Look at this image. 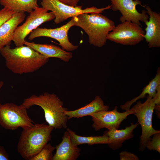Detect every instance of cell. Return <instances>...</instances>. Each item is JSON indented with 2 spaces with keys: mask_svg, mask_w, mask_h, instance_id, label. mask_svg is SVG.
I'll use <instances>...</instances> for the list:
<instances>
[{
  "mask_svg": "<svg viewBox=\"0 0 160 160\" xmlns=\"http://www.w3.org/2000/svg\"><path fill=\"white\" fill-rule=\"evenodd\" d=\"M117 108L116 106L112 111H102L91 115L93 121L92 127L95 130L97 131L103 128L108 130L118 129L122 121L134 113L132 108L123 112L118 111Z\"/></svg>",
  "mask_w": 160,
  "mask_h": 160,
  "instance_id": "obj_12",
  "label": "cell"
},
{
  "mask_svg": "<svg viewBox=\"0 0 160 160\" xmlns=\"http://www.w3.org/2000/svg\"><path fill=\"white\" fill-rule=\"evenodd\" d=\"M6 66L13 73L19 74L31 73L39 69L48 61L39 53L24 45L12 48L7 45L0 50Z\"/></svg>",
  "mask_w": 160,
  "mask_h": 160,
  "instance_id": "obj_1",
  "label": "cell"
},
{
  "mask_svg": "<svg viewBox=\"0 0 160 160\" xmlns=\"http://www.w3.org/2000/svg\"><path fill=\"white\" fill-rule=\"evenodd\" d=\"M145 33L142 26L131 22L125 21L115 26L106 39L117 44L133 46L144 39Z\"/></svg>",
  "mask_w": 160,
  "mask_h": 160,
  "instance_id": "obj_9",
  "label": "cell"
},
{
  "mask_svg": "<svg viewBox=\"0 0 160 160\" xmlns=\"http://www.w3.org/2000/svg\"><path fill=\"white\" fill-rule=\"evenodd\" d=\"M0 4L15 12H32L39 6L37 0H0Z\"/></svg>",
  "mask_w": 160,
  "mask_h": 160,
  "instance_id": "obj_20",
  "label": "cell"
},
{
  "mask_svg": "<svg viewBox=\"0 0 160 160\" xmlns=\"http://www.w3.org/2000/svg\"><path fill=\"white\" fill-rule=\"evenodd\" d=\"M4 81H0V92L1 90V88H2V87L4 85ZM1 105V103L0 101V107Z\"/></svg>",
  "mask_w": 160,
  "mask_h": 160,
  "instance_id": "obj_28",
  "label": "cell"
},
{
  "mask_svg": "<svg viewBox=\"0 0 160 160\" xmlns=\"http://www.w3.org/2000/svg\"><path fill=\"white\" fill-rule=\"evenodd\" d=\"M152 138L147 141L146 148L150 151H156L160 153V132L153 134Z\"/></svg>",
  "mask_w": 160,
  "mask_h": 160,
  "instance_id": "obj_23",
  "label": "cell"
},
{
  "mask_svg": "<svg viewBox=\"0 0 160 160\" xmlns=\"http://www.w3.org/2000/svg\"><path fill=\"white\" fill-rule=\"evenodd\" d=\"M25 12H15L0 27V50L10 44L15 31L18 25L24 20Z\"/></svg>",
  "mask_w": 160,
  "mask_h": 160,
  "instance_id": "obj_15",
  "label": "cell"
},
{
  "mask_svg": "<svg viewBox=\"0 0 160 160\" xmlns=\"http://www.w3.org/2000/svg\"><path fill=\"white\" fill-rule=\"evenodd\" d=\"M67 131L69 133L70 138L73 144L77 146L84 144H87L89 145L95 144H107L108 137L103 135L102 136L84 137L76 135L75 132L68 128Z\"/></svg>",
  "mask_w": 160,
  "mask_h": 160,
  "instance_id": "obj_21",
  "label": "cell"
},
{
  "mask_svg": "<svg viewBox=\"0 0 160 160\" xmlns=\"http://www.w3.org/2000/svg\"><path fill=\"white\" fill-rule=\"evenodd\" d=\"M55 149V147L50 143H47L31 160H52L53 156L52 152Z\"/></svg>",
  "mask_w": 160,
  "mask_h": 160,
  "instance_id": "obj_22",
  "label": "cell"
},
{
  "mask_svg": "<svg viewBox=\"0 0 160 160\" xmlns=\"http://www.w3.org/2000/svg\"><path fill=\"white\" fill-rule=\"evenodd\" d=\"M33 121L28 115L27 109L13 103L1 104L0 107V125L7 129L14 130L32 126Z\"/></svg>",
  "mask_w": 160,
  "mask_h": 160,
  "instance_id": "obj_6",
  "label": "cell"
},
{
  "mask_svg": "<svg viewBox=\"0 0 160 160\" xmlns=\"http://www.w3.org/2000/svg\"><path fill=\"white\" fill-rule=\"evenodd\" d=\"M55 149L56 152L52 160H76L80 154V149L73 144L67 131L64 133L61 142L56 146Z\"/></svg>",
  "mask_w": 160,
  "mask_h": 160,
  "instance_id": "obj_14",
  "label": "cell"
},
{
  "mask_svg": "<svg viewBox=\"0 0 160 160\" xmlns=\"http://www.w3.org/2000/svg\"><path fill=\"white\" fill-rule=\"evenodd\" d=\"M27 109L33 105L40 107L44 110L45 118L48 125L55 129L67 127V116L64 112L67 109L63 102L55 94L45 92L37 95H32L25 99L21 104Z\"/></svg>",
  "mask_w": 160,
  "mask_h": 160,
  "instance_id": "obj_2",
  "label": "cell"
},
{
  "mask_svg": "<svg viewBox=\"0 0 160 160\" xmlns=\"http://www.w3.org/2000/svg\"><path fill=\"white\" fill-rule=\"evenodd\" d=\"M160 87V70L158 68L155 77L143 89L140 94L131 100L126 102L120 106V108L126 111L130 108L131 105L138 100L145 97L147 95L153 98L155 95L158 88Z\"/></svg>",
  "mask_w": 160,
  "mask_h": 160,
  "instance_id": "obj_19",
  "label": "cell"
},
{
  "mask_svg": "<svg viewBox=\"0 0 160 160\" xmlns=\"http://www.w3.org/2000/svg\"><path fill=\"white\" fill-rule=\"evenodd\" d=\"M15 12L10 9L4 7L0 10V27Z\"/></svg>",
  "mask_w": 160,
  "mask_h": 160,
  "instance_id": "obj_24",
  "label": "cell"
},
{
  "mask_svg": "<svg viewBox=\"0 0 160 160\" xmlns=\"http://www.w3.org/2000/svg\"><path fill=\"white\" fill-rule=\"evenodd\" d=\"M24 44L49 58L55 57L68 62L73 57L72 54L60 47L52 44H36L25 41Z\"/></svg>",
  "mask_w": 160,
  "mask_h": 160,
  "instance_id": "obj_16",
  "label": "cell"
},
{
  "mask_svg": "<svg viewBox=\"0 0 160 160\" xmlns=\"http://www.w3.org/2000/svg\"><path fill=\"white\" fill-rule=\"evenodd\" d=\"M62 3L67 5L73 7L77 6L80 0H59Z\"/></svg>",
  "mask_w": 160,
  "mask_h": 160,
  "instance_id": "obj_27",
  "label": "cell"
},
{
  "mask_svg": "<svg viewBox=\"0 0 160 160\" xmlns=\"http://www.w3.org/2000/svg\"><path fill=\"white\" fill-rule=\"evenodd\" d=\"M145 7L149 20L145 23L146 26L144 39L150 48L160 47V14L153 11L148 6Z\"/></svg>",
  "mask_w": 160,
  "mask_h": 160,
  "instance_id": "obj_13",
  "label": "cell"
},
{
  "mask_svg": "<svg viewBox=\"0 0 160 160\" xmlns=\"http://www.w3.org/2000/svg\"><path fill=\"white\" fill-rule=\"evenodd\" d=\"M23 129L17 150L23 159L31 160L51 140V133L54 128L44 124H35Z\"/></svg>",
  "mask_w": 160,
  "mask_h": 160,
  "instance_id": "obj_4",
  "label": "cell"
},
{
  "mask_svg": "<svg viewBox=\"0 0 160 160\" xmlns=\"http://www.w3.org/2000/svg\"><path fill=\"white\" fill-rule=\"evenodd\" d=\"M155 104L153 98L147 95L145 101L142 103L137 101L131 108L133 113L137 117L138 123L140 124L142 132L140 137L139 150L143 152L146 148L147 141L154 134L160 132L152 127V119Z\"/></svg>",
  "mask_w": 160,
  "mask_h": 160,
  "instance_id": "obj_5",
  "label": "cell"
},
{
  "mask_svg": "<svg viewBox=\"0 0 160 160\" xmlns=\"http://www.w3.org/2000/svg\"><path fill=\"white\" fill-rule=\"evenodd\" d=\"M55 18L52 12H48L43 7H36L29 13L25 23L16 29L12 41L16 47L23 45L26 41L25 38L31 32L42 23Z\"/></svg>",
  "mask_w": 160,
  "mask_h": 160,
  "instance_id": "obj_8",
  "label": "cell"
},
{
  "mask_svg": "<svg viewBox=\"0 0 160 160\" xmlns=\"http://www.w3.org/2000/svg\"><path fill=\"white\" fill-rule=\"evenodd\" d=\"M120 160H138V157L131 152L127 151H121L119 153Z\"/></svg>",
  "mask_w": 160,
  "mask_h": 160,
  "instance_id": "obj_25",
  "label": "cell"
},
{
  "mask_svg": "<svg viewBox=\"0 0 160 160\" xmlns=\"http://www.w3.org/2000/svg\"><path fill=\"white\" fill-rule=\"evenodd\" d=\"M139 124L138 122L135 124L132 123L130 126L126 127L124 129H114L105 131L103 135L108 137L107 144L109 147L113 150L121 147L124 142L133 137L134 130Z\"/></svg>",
  "mask_w": 160,
  "mask_h": 160,
  "instance_id": "obj_17",
  "label": "cell"
},
{
  "mask_svg": "<svg viewBox=\"0 0 160 160\" xmlns=\"http://www.w3.org/2000/svg\"><path fill=\"white\" fill-rule=\"evenodd\" d=\"M74 20L72 17L71 20L62 26L54 29L37 28L29 34L28 39L30 41L40 37H47L57 40L62 48L68 52L76 49L79 46L73 44L69 41L68 33L70 28L74 26Z\"/></svg>",
  "mask_w": 160,
  "mask_h": 160,
  "instance_id": "obj_10",
  "label": "cell"
},
{
  "mask_svg": "<svg viewBox=\"0 0 160 160\" xmlns=\"http://www.w3.org/2000/svg\"><path fill=\"white\" fill-rule=\"evenodd\" d=\"M109 108V106L105 105L102 99L97 95L86 106L74 111L64 110V112L69 119L72 118H79L90 116L94 113L100 111H108Z\"/></svg>",
  "mask_w": 160,
  "mask_h": 160,
  "instance_id": "obj_18",
  "label": "cell"
},
{
  "mask_svg": "<svg viewBox=\"0 0 160 160\" xmlns=\"http://www.w3.org/2000/svg\"><path fill=\"white\" fill-rule=\"evenodd\" d=\"M111 3V9L113 11H119L122 16L120 20L122 23L125 21L131 22L142 26L140 21L145 23L148 20L149 16L146 11L143 10L139 12L136 7L141 4L139 0H110Z\"/></svg>",
  "mask_w": 160,
  "mask_h": 160,
  "instance_id": "obj_11",
  "label": "cell"
},
{
  "mask_svg": "<svg viewBox=\"0 0 160 160\" xmlns=\"http://www.w3.org/2000/svg\"><path fill=\"white\" fill-rule=\"evenodd\" d=\"M73 17L74 26L82 29L88 36L89 44L99 47L105 45L107 36L115 27L113 21L100 13L81 14Z\"/></svg>",
  "mask_w": 160,
  "mask_h": 160,
  "instance_id": "obj_3",
  "label": "cell"
},
{
  "mask_svg": "<svg viewBox=\"0 0 160 160\" xmlns=\"http://www.w3.org/2000/svg\"><path fill=\"white\" fill-rule=\"evenodd\" d=\"M9 160V155L4 147L0 145V160Z\"/></svg>",
  "mask_w": 160,
  "mask_h": 160,
  "instance_id": "obj_26",
  "label": "cell"
},
{
  "mask_svg": "<svg viewBox=\"0 0 160 160\" xmlns=\"http://www.w3.org/2000/svg\"><path fill=\"white\" fill-rule=\"evenodd\" d=\"M40 4L42 7L52 12L55 16L54 21L56 24L80 14L93 12L102 13L105 10L111 9V5H108L102 8H98L93 6L82 9L81 6H71L59 0H41Z\"/></svg>",
  "mask_w": 160,
  "mask_h": 160,
  "instance_id": "obj_7",
  "label": "cell"
}]
</instances>
